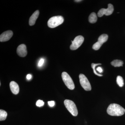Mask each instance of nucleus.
Wrapping results in <instances>:
<instances>
[{
    "label": "nucleus",
    "mask_w": 125,
    "mask_h": 125,
    "mask_svg": "<svg viewBox=\"0 0 125 125\" xmlns=\"http://www.w3.org/2000/svg\"><path fill=\"white\" fill-rule=\"evenodd\" d=\"M107 112L112 116H121L125 114V109L118 104H112L108 107Z\"/></svg>",
    "instance_id": "obj_1"
},
{
    "label": "nucleus",
    "mask_w": 125,
    "mask_h": 125,
    "mask_svg": "<svg viewBox=\"0 0 125 125\" xmlns=\"http://www.w3.org/2000/svg\"><path fill=\"white\" fill-rule=\"evenodd\" d=\"M64 21V18L61 16H53L48 21V25L49 28H53L61 24Z\"/></svg>",
    "instance_id": "obj_2"
},
{
    "label": "nucleus",
    "mask_w": 125,
    "mask_h": 125,
    "mask_svg": "<svg viewBox=\"0 0 125 125\" xmlns=\"http://www.w3.org/2000/svg\"><path fill=\"white\" fill-rule=\"evenodd\" d=\"M64 104L68 111L72 115L74 116L78 115V109L74 102L71 100L66 99L64 101Z\"/></svg>",
    "instance_id": "obj_3"
},
{
    "label": "nucleus",
    "mask_w": 125,
    "mask_h": 125,
    "mask_svg": "<svg viewBox=\"0 0 125 125\" xmlns=\"http://www.w3.org/2000/svg\"><path fill=\"white\" fill-rule=\"evenodd\" d=\"M62 80L65 84L69 89L73 90L75 88L74 84L72 79L67 72H62Z\"/></svg>",
    "instance_id": "obj_4"
},
{
    "label": "nucleus",
    "mask_w": 125,
    "mask_h": 125,
    "mask_svg": "<svg viewBox=\"0 0 125 125\" xmlns=\"http://www.w3.org/2000/svg\"><path fill=\"white\" fill-rule=\"evenodd\" d=\"M79 78L81 85L83 88L86 91H90L92 90L91 84L85 75L83 74H80L79 75Z\"/></svg>",
    "instance_id": "obj_5"
},
{
    "label": "nucleus",
    "mask_w": 125,
    "mask_h": 125,
    "mask_svg": "<svg viewBox=\"0 0 125 125\" xmlns=\"http://www.w3.org/2000/svg\"><path fill=\"white\" fill-rule=\"evenodd\" d=\"M84 40L83 37L82 36H78L75 38L73 41H72V43L70 46L72 50H75L78 49L83 44Z\"/></svg>",
    "instance_id": "obj_6"
},
{
    "label": "nucleus",
    "mask_w": 125,
    "mask_h": 125,
    "mask_svg": "<svg viewBox=\"0 0 125 125\" xmlns=\"http://www.w3.org/2000/svg\"><path fill=\"white\" fill-rule=\"evenodd\" d=\"M108 39V36L106 34H103L99 37L98 41L95 43L93 46V48L95 50L100 49L103 43L106 42Z\"/></svg>",
    "instance_id": "obj_7"
},
{
    "label": "nucleus",
    "mask_w": 125,
    "mask_h": 125,
    "mask_svg": "<svg viewBox=\"0 0 125 125\" xmlns=\"http://www.w3.org/2000/svg\"><path fill=\"white\" fill-rule=\"evenodd\" d=\"M114 11V7L112 4H108L107 9H102L98 11L97 15L99 17H101L105 15L108 16L112 14Z\"/></svg>",
    "instance_id": "obj_8"
},
{
    "label": "nucleus",
    "mask_w": 125,
    "mask_h": 125,
    "mask_svg": "<svg viewBox=\"0 0 125 125\" xmlns=\"http://www.w3.org/2000/svg\"><path fill=\"white\" fill-rule=\"evenodd\" d=\"M13 32L10 30L5 31L0 36V42H5L8 41L12 37Z\"/></svg>",
    "instance_id": "obj_9"
},
{
    "label": "nucleus",
    "mask_w": 125,
    "mask_h": 125,
    "mask_svg": "<svg viewBox=\"0 0 125 125\" xmlns=\"http://www.w3.org/2000/svg\"><path fill=\"white\" fill-rule=\"evenodd\" d=\"M17 52L20 56L21 57L26 56L27 54V51L25 45L23 44L19 45L17 48Z\"/></svg>",
    "instance_id": "obj_10"
},
{
    "label": "nucleus",
    "mask_w": 125,
    "mask_h": 125,
    "mask_svg": "<svg viewBox=\"0 0 125 125\" xmlns=\"http://www.w3.org/2000/svg\"><path fill=\"white\" fill-rule=\"evenodd\" d=\"M102 64L101 63H97V64H94L93 63L92 64V67L93 70L95 74L99 76H103L102 74H101L103 72V69L101 67H98L96 68V66H97L101 65Z\"/></svg>",
    "instance_id": "obj_11"
},
{
    "label": "nucleus",
    "mask_w": 125,
    "mask_h": 125,
    "mask_svg": "<svg viewBox=\"0 0 125 125\" xmlns=\"http://www.w3.org/2000/svg\"><path fill=\"white\" fill-rule=\"evenodd\" d=\"M10 88L11 92L15 94H17L19 92V87L18 84L14 81H11L10 83Z\"/></svg>",
    "instance_id": "obj_12"
},
{
    "label": "nucleus",
    "mask_w": 125,
    "mask_h": 125,
    "mask_svg": "<svg viewBox=\"0 0 125 125\" xmlns=\"http://www.w3.org/2000/svg\"><path fill=\"white\" fill-rule=\"evenodd\" d=\"M39 14V11L37 10L31 15L29 20V24L30 26H32L35 24L36 21L38 18Z\"/></svg>",
    "instance_id": "obj_13"
},
{
    "label": "nucleus",
    "mask_w": 125,
    "mask_h": 125,
    "mask_svg": "<svg viewBox=\"0 0 125 125\" xmlns=\"http://www.w3.org/2000/svg\"><path fill=\"white\" fill-rule=\"evenodd\" d=\"M97 18L96 14L94 12H93L90 14L89 17V21L91 23H94L97 22Z\"/></svg>",
    "instance_id": "obj_14"
},
{
    "label": "nucleus",
    "mask_w": 125,
    "mask_h": 125,
    "mask_svg": "<svg viewBox=\"0 0 125 125\" xmlns=\"http://www.w3.org/2000/svg\"><path fill=\"white\" fill-rule=\"evenodd\" d=\"M111 64L112 65L115 67H120L123 66V62L122 61L120 60H114L111 62Z\"/></svg>",
    "instance_id": "obj_15"
},
{
    "label": "nucleus",
    "mask_w": 125,
    "mask_h": 125,
    "mask_svg": "<svg viewBox=\"0 0 125 125\" xmlns=\"http://www.w3.org/2000/svg\"><path fill=\"white\" fill-rule=\"evenodd\" d=\"M7 115V113L4 110H0V121L5 120L6 119Z\"/></svg>",
    "instance_id": "obj_16"
},
{
    "label": "nucleus",
    "mask_w": 125,
    "mask_h": 125,
    "mask_svg": "<svg viewBox=\"0 0 125 125\" xmlns=\"http://www.w3.org/2000/svg\"><path fill=\"white\" fill-rule=\"evenodd\" d=\"M116 82L117 84L120 87H122L124 85V83L123 78L122 76H118L116 78Z\"/></svg>",
    "instance_id": "obj_17"
},
{
    "label": "nucleus",
    "mask_w": 125,
    "mask_h": 125,
    "mask_svg": "<svg viewBox=\"0 0 125 125\" xmlns=\"http://www.w3.org/2000/svg\"><path fill=\"white\" fill-rule=\"evenodd\" d=\"M44 102L42 100H39L37 101L36 102V105L37 106L40 107L44 105Z\"/></svg>",
    "instance_id": "obj_18"
},
{
    "label": "nucleus",
    "mask_w": 125,
    "mask_h": 125,
    "mask_svg": "<svg viewBox=\"0 0 125 125\" xmlns=\"http://www.w3.org/2000/svg\"><path fill=\"white\" fill-rule=\"evenodd\" d=\"M44 59H43V58H42V59L40 60V61H39V62L38 64V66H39V67L42 66L43 64V63H44Z\"/></svg>",
    "instance_id": "obj_19"
},
{
    "label": "nucleus",
    "mask_w": 125,
    "mask_h": 125,
    "mask_svg": "<svg viewBox=\"0 0 125 125\" xmlns=\"http://www.w3.org/2000/svg\"><path fill=\"white\" fill-rule=\"evenodd\" d=\"M48 104L50 107H53L55 105V102L53 101H49L48 102Z\"/></svg>",
    "instance_id": "obj_20"
},
{
    "label": "nucleus",
    "mask_w": 125,
    "mask_h": 125,
    "mask_svg": "<svg viewBox=\"0 0 125 125\" xmlns=\"http://www.w3.org/2000/svg\"><path fill=\"white\" fill-rule=\"evenodd\" d=\"M32 78V75H31L30 74H28L27 75V79L30 80V79H31V78Z\"/></svg>",
    "instance_id": "obj_21"
},
{
    "label": "nucleus",
    "mask_w": 125,
    "mask_h": 125,
    "mask_svg": "<svg viewBox=\"0 0 125 125\" xmlns=\"http://www.w3.org/2000/svg\"><path fill=\"white\" fill-rule=\"evenodd\" d=\"M75 2H80L81 1H82V0H75Z\"/></svg>",
    "instance_id": "obj_22"
}]
</instances>
